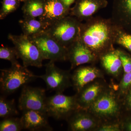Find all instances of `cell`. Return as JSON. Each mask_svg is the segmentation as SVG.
<instances>
[{
  "instance_id": "6da1fadb",
  "label": "cell",
  "mask_w": 131,
  "mask_h": 131,
  "mask_svg": "<svg viewBox=\"0 0 131 131\" xmlns=\"http://www.w3.org/2000/svg\"><path fill=\"white\" fill-rule=\"evenodd\" d=\"M119 27L110 19L93 17L81 24L80 38L97 58L114 50Z\"/></svg>"
},
{
  "instance_id": "7a4b0ae2",
  "label": "cell",
  "mask_w": 131,
  "mask_h": 131,
  "mask_svg": "<svg viewBox=\"0 0 131 131\" xmlns=\"http://www.w3.org/2000/svg\"><path fill=\"white\" fill-rule=\"evenodd\" d=\"M27 67L20 63L1 70L0 88L2 95L7 96L38 78Z\"/></svg>"
},
{
  "instance_id": "3957f363",
  "label": "cell",
  "mask_w": 131,
  "mask_h": 131,
  "mask_svg": "<svg viewBox=\"0 0 131 131\" xmlns=\"http://www.w3.org/2000/svg\"><path fill=\"white\" fill-rule=\"evenodd\" d=\"M81 21L70 15L50 26L46 32L63 46L68 48L80 37Z\"/></svg>"
},
{
  "instance_id": "277c9868",
  "label": "cell",
  "mask_w": 131,
  "mask_h": 131,
  "mask_svg": "<svg viewBox=\"0 0 131 131\" xmlns=\"http://www.w3.org/2000/svg\"><path fill=\"white\" fill-rule=\"evenodd\" d=\"M8 39L14 45L18 58L21 59L23 66L40 68L43 66V58L35 44L30 38L21 34L17 35L8 34Z\"/></svg>"
},
{
  "instance_id": "5b68a950",
  "label": "cell",
  "mask_w": 131,
  "mask_h": 131,
  "mask_svg": "<svg viewBox=\"0 0 131 131\" xmlns=\"http://www.w3.org/2000/svg\"><path fill=\"white\" fill-rule=\"evenodd\" d=\"M78 109L75 95L69 96L62 93H56L46 99V113L49 117L56 120L68 119Z\"/></svg>"
},
{
  "instance_id": "8992f818",
  "label": "cell",
  "mask_w": 131,
  "mask_h": 131,
  "mask_svg": "<svg viewBox=\"0 0 131 131\" xmlns=\"http://www.w3.org/2000/svg\"><path fill=\"white\" fill-rule=\"evenodd\" d=\"M30 38L38 48L44 60L54 62L68 60V48L59 44L46 31Z\"/></svg>"
},
{
  "instance_id": "52a82bcc",
  "label": "cell",
  "mask_w": 131,
  "mask_h": 131,
  "mask_svg": "<svg viewBox=\"0 0 131 131\" xmlns=\"http://www.w3.org/2000/svg\"><path fill=\"white\" fill-rule=\"evenodd\" d=\"M47 98L45 89L26 85L22 87L19 98V108L22 111L33 110L46 113V103Z\"/></svg>"
},
{
  "instance_id": "ba28073f",
  "label": "cell",
  "mask_w": 131,
  "mask_h": 131,
  "mask_svg": "<svg viewBox=\"0 0 131 131\" xmlns=\"http://www.w3.org/2000/svg\"><path fill=\"white\" fill-rule=\"evenodd\" d=\"M45 66V74L38 76V77L44 81L48 90L62 93L64 90L70 86L71 76L67 71L58 68L53 61H49Z\"/></svg>"
},
{
  "instance_id": "9c48e42d",
  "label": "cell",
  "mask_w": 131,
  "mask_h": 131,
  "mask_svg": "<svg viewBox=\"0 0 131 131\" xmlns=\"http://www.w3.org/2000/svg\"><path fill=\"white\" fill-rule=\"evenodd\" d=\"M90 111L97 117L109 118L119 112V106L114 95L110 92L101 93L90 106Z\"/></svg>"
},
{
  "instance_id": "30bf717a",
  "label": "cell",
  "mask_w": 131,
  "mask_h": 131,
  "mask_svg": "<svg viewBox=\"0 0 131 131\" xmlns=\"http://www.w3.org/2000/svg\"><path fill=\"white\" fill-rule=\"evenodd\" d=\"M68 60L70 62L72 69L92 62L98 58L80 37L68 47Z\"/></svg>"
},
{
  "instance_id": "8fae6325",
  "label": "cell",
  "mask_w": 131,
  "mask_h": 131,
  "mask_svg": "<svg viewBox=\"0 0 131 131\" xmlns=\"http://www.w3.org/2000/svg\"><path fill=\"white\" fill-rule=\"evenodd\" d=\"M107 5L106 0H77L74 6L70 9V15L81 22L86 21Z\"/></svg>"
},
{
  "instance_id": "7c38bea8",
  "label": "cell",
  "mask_w": 131,
  "mask_h": 131,
  "mask_svg": "<svg viewBox=\"0 0 131 131\" xmlns=\"http://www.w3.org/2000/svg\"><path fill=\"white\" fill-rule=\"evenodd\" d=\"M21 118L24 129L30 131H52L46 113L33 110L22 111Z\"/></svg>"
},
{
  "instance_id": "4fadbf2b",
  "label": "cell",
  "mask_w": 131,
  "mask_h": 131,
  "mask_svg": "<svg viewBox=\"0 0 131 131\" xmlns=\"http://www.w3.org/2000/svg\"><path fill=\"white\" fill-rule=\"evenodd\" d=\"M111 19L120 28L131 33V0H113Z\"/></svg>"
},
{
  "instance_id": "5bb4252c",
  "label": "cell",
  "mask_w": 131,
  "mask_h": 131,
  "mask_svg": "<svg viewBox=\"0 0 131 131\" xmlns=\"http://www.w3.org/2000/svg\"><path fill=\"white\" fill-rule=\"evenodd\" d=\"M70 9L67 8L61 0H45L44 12L39 19L50 26L70 15Z\"/></svg>"
},
{
  "instance_id": "9a60e30c",
  "label": "cell",
  "mask_w": 131,
  "mask_h": 131,
  "mask_svg": "<svg viewBox=\"0 0 131 131\" xmlns=\"http://www.w3.org/2000/svg\"><path fill=\"white\" fill-rule=\"evenodd\" d=\"M100 75V71L95 68L81 67L75 71L71 79L73 86L78 93Z\"/></svg>"
},
{
  "instance_id": "2e32d148",
  "label": "cell",
  "mask_w": 131,
  "mask_h": 131,
  "mask_svg": "<svg viewBox=\"0 0 131 131\" xmlns=\"http://www.w3.org/2000/svg\"><path fill=\"white\" fill-rule=\"evenodd\" d=\"M102 87L98 83L86 86L76 95L79 109L84 110L90 107L101 93Z\"/></svg>"
},
{
  "instance_id": "e0dca14e",
  "label": "cell",
  "mask_w": 131,
  "mask_h": 131,
  "mask_svg": "<svg viewBox=\"0 0 131 131\" xmlns=\"http://www.w3.org/2000/svg\"><path fill=\"white\" fill-rule=\"evenodd\" d=\"M67 119L69 128L72 131L88 130L96 125L95 120L84 112L82 109L76 110Z\"/></svg>"
},
{
  "instance_id": "ac0fdd59",
  "label": "cell",
  "mask_w": 131,
  "mask_h": 131,
  "mask_svg": "<svg viewBox=\"0 0 131 131\" xmlns=\"http://www.w3.org/2000/svg\"><path fill=\"white\" fill-rule=\"evenodd\" d=\"M19 22L23 34L29 38L46 31L49 27L48 24L36 18H24Z\"/></svg>"
},
{
  "instance_id": "d6986e66",
  "label": "cell",
  "mask_w": 131,
  "mask_h": 131,
  "mask_svg": "<svg viewBox=\"0 0 131 131\" xmlns=\"http://www.w3.org/2000/svg\"><path fill=\"white\" fill-rule=\"evenodd\" d=\"M101 59L103 67L110 74L117 75L122 68L121 60L116 50L106 53Z\"/></svg>"
},
{
  "instance_id": "ffe728a7",
  "label": "cell",
  "mask_w": 131,
  "mask_h": 131,
  "mask_svg": "<svg viewBox=\"0 0 131 131\" xmlns=\"http://www.w3.org/2000/svg\"><path fill=\"white\" fill-rule=\"evenodd\" d=\"M45 0H25L22 8L24 18L40 17L43 14Z\"/></svg>"
},
{
  "instance_id": "44dd1931",
  "label": "cell",
  "mask_w": 131,
  "mask_h": 131,
  "mask_svg": "<svg viewBox=\"0 0 131 131\" xmlns=\"http://www.w3.org/2000/svg\"><path fill=\"white\" fill-rule=\"evenodd\" d=\"M19 114L14 99L7 100L6 96L0 97V117L2 118L14 117Z\"/></svg>"
},
{
  "instance_id": "7402d4cb",
  "label": "cell",
  "mask_w": 131,
  "mask_h": 131,
  "mask_svg": "<svg viewBox=\"0 0 131 131\" xmlns=\"http://www.w3.org/2000/svg\"><path fill=\"white\" fill-rule=\"evenodd\" d=\"M23 129L20 118L8 117L3 119L0 123L1 131H20Z\"/></svg>"
},
{
  "instance_id": "603a6c76",
  "label": "cell",
  "mask_w": 131,
  "mask_h": 131,
  "mask_svg": "<svg viewBox=\"0 0 131 131\" xmlns=\"http://www.w3.org/2000/svg\"><path fill=\"white\" fill-rule=\"evenodd\" d=\"M0 58L9 61L12 65L19 63L17 59H19L14 47L2 46L0 48Z\"/></svg>"
},
{
  "instance_id": "cb8c5ba5",
  "label": "cell",
  "mask_w": 131,
  "mask_h": 131,
  "mask_svg": "<svg viewBox=\"0 0 131 131\" xmlns=\"http://www.w3.org/2000/svg\"><path fill=\"white\" fill-rule=\"evenodd\" d=\"M115 43L122 46L131 52V33L127 32L119 27Z\"/></svg>"
},
{
  "instance_id": "d4e9b609",
  "label": "cell",
  "mask_w": 131,
  "mask_h": 131,
  "mask_svg": "<svg viewBox=\"0 0 131 131\" xmlns=\"http://www.w3.org/2000/svg\"><path fill=\"white\" fill-rule=\"evenodd\" d=\"M20 2L13 0H3L0 12V19H5L8 15L16 10L19 6Z\"/></svg>"
},
{
  "instance_id": "484cf974",
  "label": "cell",
  "mask_w": 131,
  "mask_h": 131,
  "mask_svg": "<svg viewBox=\"0 0 131 131\" xmlns=\"http://www.w3.org/2000/svg\"><path fill=\"white\" fill-rule=\"evenodd\" d=\"M116 50L121 60L122 68L124 69V73H126L131 72V56L121 50Z\"/></svg>"
},
{
  "instance_id": "4316f807",
  "label": "cell",
  "mask_w": 131,
  "mask_h": 131,
  "mask_svg": "<svg viewBox=\"0 0 131 131\" xmlns=\"http://www.w3.org/2000/svg\"><path fill=\"white\" fill-rule=\"evenodd\" d=\"M131 86V71L125 73L124 77L122 78L120 83V87L121 89L125 90L127 89Z\"/></svg>"
},
{
  "instance_id": "83f0119b",
  "label": "cell",
  "mask_w": 131,
  "mask_h": 131,
  "mask_svg": "<svg viewBox=\"0 0 131 131\" xmlns=\"http://www.w3.org/2000/svg\"><path fill=\"white\" fill-rule=\"evenodd\" d=\"M119 127L117 124L105 125L101 127L98 131H118L120 130Z\"/></svg>"
},
{
  "instance_id": "f1b7e54d",
  "label": "cell",
  "mask_w": 131,
  "mask_h": 131,
  "mask_svg": "<svg viewBox=\"0 0 131 131\" xmlns=\"http://www.w3.org/2000/svg\"><path fill=\"white\" fill-rule=\"evenodd\" d=\"M64 6L68 9H70V6L74 2L75 0H61Z\"/></svg>"
},
{
  "instance_id": "f546056e",
  "label": "cell",
  "mask_w": 131,
  "mask_h": 131,
  "mask_svg": "<svg viewBox=\"0 0 131 131\" xmlns=\"http://www.w3.org/2000/svg\"><path fill=\"white\" fill-rule=\"evenodd\" d=\"M127 102L128 105L131 108V89L127 96Z\"/></svg>"
},
{
  "instance_id": "4dcf8cb0",
  "label": "cell",
  "mask_w": 131,
  "mask_h": 131,
  "mask_svg": "<svg viewBox=\"0 0 131 131\" xmlns=\"http://www.w3.org/2000/svg\"><path fill=\"white\" fill-rule=\"evenodd\" d=\"M127 130L131 131V122H129L126 125Z\"/></svg>"
},
{
  "instance_id": "1f68e13d",
  "label": "cell",
  "mask_w": 131,
  "mask_h": 131,
  "mask_svg": "<svg viewBox=\"0 0 131 131\" xmlns=\"http://www.w3.org/2000/svg\"><path fill=\"white\" fill-rule=\"evenodd\" d=\"M13 1H18L20 2H24L25 0H13Z\"/></svg>"
}]
</instances>
